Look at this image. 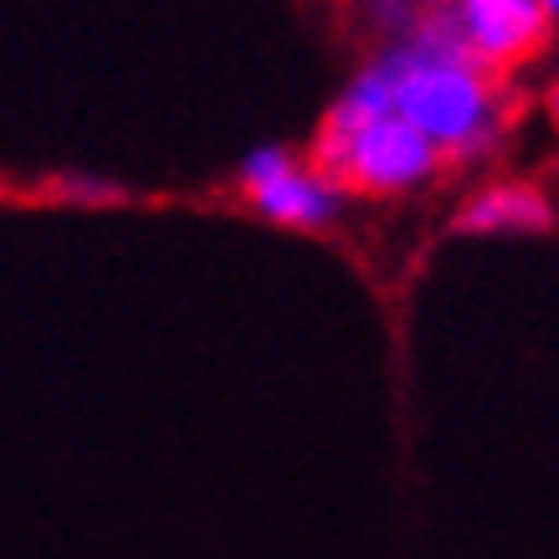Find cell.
Returning a JSON list of instances; mask_svg holds the SVG:
<instances>
[{"label":"cell","mask_w":559,"mask_h":559,"mask_svg":"<svg viewBox=\"0 0 559 559\" xmlns=\"http://www.w3.org/2000/svg\"><path fill=\"white\" fill-rule=\"evenodd\" d=\"M539 5H544V11H549V16H555V11H559V0H539Z\"/></svg>","instance_id":"obj_8"},{"label":"cell","mask_w":559,"mask_h":559,"mask_svg":"<svg viewBox=\"0 0 559 559\" xmlns=\"http://www.w3.org/2000/svg\"><path fill=\"white\" fill-rule=\"evenodd\" d=\"M467 237H544L555 231V205L539 186H488L452 216Z\"/></svg>","instance_id":"obj_5"},{"label":"cell","mask_w":559,"mask_h":559,"mask_svg":"<svg viewBox=\"0 0 559 559\" xmlns=\"http://www.w3.org/2000/svg\"><path fill=\"white\" fill-rule=\"evenodd\" d=\"M416 5H426V11H447L452 0H416Z\"/></svg>","instance_id":"obj_7"},{"label":"cell","mask_w":559,"mask_h":559,"mask_svg":"<svg viewBox=\"0 0 559 559\" xmlns=\"http://www.w3.org/2000/svg\"><path fill=\"white\" fill-rule=\"evenodd\" d=\"M437 165L441 154L401 114H385V119H370L365 129L340 139V144L313 150L308 170L323 175L329 186L340 190L349 186V190H365V195H406V190L426 186L437 175Z\"/></svg>","instance_id":"obj_2"},{"label":"cell","mask_w":559,"mask_h":559,"mask_svg":"<svg viewBox=\"0 0 559 559\" xmlns=\"http://www.w3.org/2000/svg\"><path fill=\"white\" fill-rule=\"evenodd\" d=\"M57 201H72V205H114L123 201V190L114 180H103V175H62L57 180Z\"/></svg>","instance_id":"obj_6"},{"label":"cell","mask_w":559,"mask_h":559,"mask_svg":"<svg viewBox=\"0 0 559 559\" xmlns=\"http://www.w3.org/2000/svg\"><path fill=\"white\" fill-rule=\"evenodd\" d=\"M447 16L457 26L462 47L473 51V62L488 72L534 57L549 36V11L539 0H452Z\"/></svg>","instance_id":"obj_4"},{"label":"cell","mask_w":559,"mask_h":559,"mask_svg":"<svg viewBox=\"0 0 559 559\" xmlns=\"http://www.w3.org/2000/svg\"><path fill=\"white\" fill-rule=\"evenodd\" d=\"M374 68L390 78L395 114L437 154H477L498 134V87L483 62L462 47L447 11L416 21L401 41H390Z\"/></svg>","instance_id":"obj_1"},{"label":"cell","mask_w":559,"mask_h":559,"mask_svg":"<svg viewBox=\"0 0 559 559\" xmlns=\"http://www.w3.org/2000/svg\"><path fill=\"white\" fill-rule=\"evenodd\" d=\"M241 195L277 226H329L340 216V186L298 165L288 150H252L241 159Z\"/></svg>","instance_id":"obj_3"}]
</instances>
